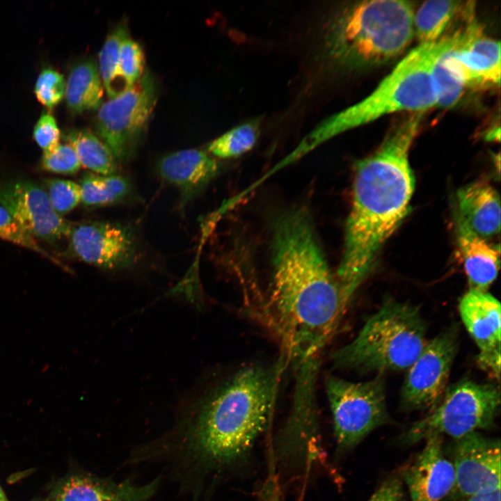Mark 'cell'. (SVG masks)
<instances>
[{
  "mask_svg": "<svg viewBox=\"0 0 501 501\" xmlns=\"http://www.w3.org/2000/svg\"><path fill=\"white\" fill-rule=\"evenodd\" d=\"M271 256V291L259 317L277 334L293 365L319 356L351 301L329 268L305 209L294 207L276 218Z\"/></svg>",
  "mask_w": 501,
  "mask_h": 501,
  "instance_id": "obj_1",
  "label": "cell"
},
{
  "mask_svg": "<svg viewBox=\"0 0 501 501\" xmlns=\"http://www.w3.org/2000/svg\"><path fill=\"white\" fill-rule=\"evenodd\" d=\"M288 361L246 365L193 406L165 447L186 469L207 475L246 454L266 429Z\"/></svg>",
  "mask_w": 501,
  "mask_h": 501,
  "instance_id": "obj_2",
  "label": "cell"
},
{
  "mask_svg": "<svg viewBox=\"0 0 501 501\" xmlns=\"http://www.w3.org/2000/svg\"><path fill=\"white\" fill-rule=\"evenodd\" d=\"M422 113H409L355 167L344 246L335 276L349 298L367 277L379 250L408 212L415 189L409 152Z\"/></svg>",
  "mask_w": 501,
  "mask_h": 501,
  "instance_id": "obj_3",
  "label": "cell"
},
{
  "mask_svg": "<svg viewBox=\"0 0 501 501\" xmlns=\"http://www.w3.org/2000/svg\"><path fill=\"white\" fill-rule=\"evenodd\" d=\"M452 42L447 32L434 42L419 43L366 97L325 119L289 154L292 161L331 138L397 112L423 113L437 106L436 65Z\"/></svg>",
  "mask_w": 501,
  "mask_h": 501,
  "instance_id": "obj_4",
  "label": "cell"
},
{
  "mask_svg": "<svg viewBox=\"0 0 501 501\" xmlns=\"http://www.w3.org/2000/svg\"><path fill=\"white\" fill-rule=\"evenodd\" d=\"M414 6L402 0L352 2L338 11L325 35L330 61L344 70L383 65L401 55L414 38Z\"/></svg>",
  "mask_w": 501,
  "mask_h": 501,
  "instance_id": "obj_5",
  "label": "cell"
},
{
  "mask_svg": "<svg viewBox=\"0 0 501 501\" xmlns=\"http://www.w3.org/2000/svg\"><path fill=\"white\" fill-rule=\"evenodd\" d=\"M426 332L418 307L385 301L351 342L333 353L331 362L338 369L360 372L408 369L427 342Z\"/></svg>",
  "mask_w": 501,
  "mask_h": 501,
  "instance_id": "obj_6",
  "label": "cell"
},
{
  "mask_svg": "<svg viewBox=\"0 0 501 501\" xmlns=\"http://www.w3.org/2000/svg\"><path fill=\"white\" fill-rule=\"evenodd\" d=\"M500 403L499 387L493 383L463 379L447 386L438 404L404 434L413 445L444 435L456 440L494 422Z\"/></svg>",
  "mask_w": 501,
  "mask_h": 501,
  "instance_id": "obj_7",
  "label": "cell"
},
{
  "mask_svg": "<svg viewBox=\"0 0 501 501\" xmlns=\"http://www.w3.org/2000/svg\"><path fill=\"white\" fill-rule=\"evenodd\" d=\"M456 26L450 31L452 42L436 69L465 90L496 88L500 84V44L487 35L475 15V6L466 2Z\"/></svg>",
  "mask_w": 501,
  "mask_h": 501,
  "instance_id": "obj_8",
  "label": "cell"
},
{
  "mask_svg": "<svg viewBox=\"0 0 501 501\" xmlns=\"http://www.w3.org/2000/svg\"><path fill=\"white\" fill-rule=\"evenodd\" d=\"M326 390L339 452L351 450L374 429L389 422L381 375L363 382L329 376Z\"/></svg>",
  "mask_w": 501,
  "mask_h": 501,
  "instance_id": "obj_9",
  "label": "cell"
},
{
  "mask_svg": "<svg viewBox=\"0 0 501 501\" xmlns=\"http://www.w3.org/2000/svg\"><path fill=\"white\" fill-rule=\"evenodd\" d=\"M156 85L148 72L131 88L103 103L97 130L116 161L134 156L156 104Z\"/></svg>",
  "mask_w": 501,
  "mask_h": 501,
  "instance_id": "obj_10",
  "label": "cell"
},
{
  "mask_svg": "<svg viewBox=\"0 0 501 501\" xmlns=\"http://www.w3.org/2000/svg\"><path fill=\"white\" fill-rule=\"evenodd\" d=\"M319 356L292 365L294 388L289 415L279 435L280 456L309 462L319 453V418L316 395Z\"/></svg>",
  "mask_w": 501,
  "mask_h": 501,
  "instance_id": "obj_11",
  "label": "cell"
},
{
  "mask_svg": "<svg viewBox=\"0 0 501 501\" xmlns=\"http://www.w3.org/2000/svg\"><path fill=\"white\" fill-rule=\"evenodd\" d=\"M459 328L452 325L427 341L408 368L402 388L401 405L406 410H431L440 401L459 346Z\"/></svg>",
  "mask_w": 501,
  "mask_h": 501,
  "instance_id": "obj_12",
  "label": "cell"
},
{
  "mask_svg": "<svg viewBox=\"0 0 501 501\" xmlns=\"http://www.w3.org/2000/svg\"><path fill=\"white\" fill-rule=\"evenodd\" d=\"M452 461L455 484L449 495L455 498L500 490V442L478 431L454 440Z\"/></svg>",
  "mask_w": 501,
  "mask_h": 501,
  "instance_id": "obj_13",
  "label": "cell"
},
{
  "mask_svg": "<svg viewBox=\"0 0 501 501\" xmlns=\"http://www.w3.org/2000/svg\"><path fill=\"white\" fill-rule=\"evenodd\" d=\"M71 251L81 260L106 269L132 267L138 259L132 232L109 222L71 223L67 236Z\"/></svg>",
  "mask_w": 501,
  "mask_h": 501,
  "instance_id": "obj_14",
  "label": "cell"
},
{
  "mask_svg": "<svg viewBox=\"0 0 501 501\" xmlns=\"http://www.w3.org/2000/svg\"><path fill=\"white\" fill-rule=\"evenodd\" d=\"M0 205L33 238L55 244L68 236L71 223L58 214L45 190L29 180L0 185Z\"/></svg>",
  "mask_w": 501,
  "mask_h": 501,
  "instance_id": "obj_15",
  "label": "cell"
},
{
  "mask_svg": "<svg viewBox=\"0 0 501 501\" xmlns=\"http://www.w3.org/2000/svg\"><path fill=\"white\" fill-rule=\"evenodd\" d=\"M462 321L479 349L481 368L500 380V303L487 291L469 289L459 302Z\"/></svg>",
  "mask_w": 501,
  "mask_h": 501,
  "instance_id": "obj_16",
  "label": "cell"
},
{
  "mask_svg": "<svg viewBox=\"0 0 501 501\" xmlns=\"http://www.w3.org/2000/svg\"><path fill=\"white\" fill-rule=\"evenodd\" d=\"M422 450L403 474L411 501H441L455 484L453 464L445 456L443 437L426 440Z\"/></svg>",
  "mask_w": 501,
  "mask_h": 501,
  "instance_id": "obj_17",
  "label": "cell"
},
{
  "mask_svg": "<svg viewBox=\"0 0 501 501\" xmlns=\"http://www.w3.org/2000/svg\"><path fill=\"white\" fill-rule=\"evenodd\" d=\"M159 479L145 484L79 474L63 480L47 501H148Z\"/></svg>",
  "mask_w": 501,
  "mask_h": 501,
  "instance_id": "obj_18",
  "label": "cell"
},
{
  "mask_svg": "<svg viewBox=\"0 0 501 501\" xmlns=\"http://www.w3.org/2000/svg\"><path fill=\"white\" fill-rule=\"evenodd\" d=\"M218 169L213 158L196 149L170 153L161 158L157 164L161 177L178 189L182 207L215 177Z\"/></svg>",
  "mask_w": 501,
  "mask_h": 501,
  "instance_id": "obj_19",
  "label": "cell"
},
{
  "mask_svg": "<svg viewBox=\"0 0 501 501\" xmlns=\"http://www.w3.org/2000/svg\"><path fill=\"white\" fill-rule=\"evenodd\" d=\"M500 202L496 190L484 182L461 188L456 195V222L486 239L500 232Z\"/></svg>",
  "mask_w": 501,
  "mask_h": 501,
  "instance_id": "obj_20",
  "label": "cell"
},
{
  "mask_svg": "<svg viewBox=\"0 0 501 501\" xmlns=\"http://www.w3.org/2000/svg\"><path fill=\"white\" fill-rule=\"evenodd\" d=\"M456 236L470 289L487 291L500 268V247L456 222Z\"/></svg>",
  "mask_w": 501,
  "mask_h": 501,
  "instance_id": "obj_21",
  "label": "cell"
},
{
  "mask_svg": "<svg viewBox=\"0 0 501 501\" xmlns=\"http://www.w3.org/2000/svg\"><path fill=\"white\" fill-rule=\"evenodd\" d=\"M103 93V83L94 61H82L72 67L65 83V96L72 113L97 109Z\"/></svg>",
  "mask_w": 501,
  "mask_h": 501,
  "instance_id": "obj_22",
  "label": "cell"
},
{
  "mask_svg": "<svg viewBox=\"0 0 501 501\" xmlns=\"http://www.w3.org/2000/svg\"><path fill=\"white\" fill-rule=\"evenodd\" d=\"M464 5L460 1H427L414 10L413 30L420 43L442 38L458 17Z\"/></svg>",
  "mask_w": 501,
  "mask_h": 501,
  "instance_id": "obj_23",
  "label": "cell"
},
{
  "mask_svg": "<svg viewBox=\"0 0 501 501\" xmlns=\"http://www.w3.org/2000/svg\"><path fill=\"white\" fill-rule=\"evenodd\" d=\"M63 137L75 150L81 165L99 175L116 174V159L109 147L91 131L71 129Z\"/></svg>",
  "mask_w": 501,
  "mask_h": 501,
  "instance_id": "obj_24",
  "label": "cell"
},
{
  "mask_svg": "<svg viewBox=\"0 0 501 501\" xmlns=\"http://www.w3.org/2000/svg\"><path fill=\"white\" fill-rule=\"evenodd\" d=\"M128 35L127 24L124 22L120 23L108 35L99 54V72L104 88L110 98H113L128 89L120 74L119 66L120 45Z\"/></svg>",
  "mask_w": 501,
  "mask_h": 501,
  "instance_id": "obj_25",
  "label": "cell"
},
{
  "mask_svg": "<svg viewBox=\"0 0 501 501\" xmlns=\"http://www.w3.org/2000/svg\"><path fill=\"white\" fill-rule=\"evenodd\" d=\"M260 134V123L253 120L232 128L208 145V151L223 159L239 157L250 151Z\"/></svg>",
  "mask_w": 501,
  "mask_h": 501,
  "instance_id": "obj_26",
  "label": "cell"
},
{
  "mask_svg": "<svg viewBox=\"0 0 501 501\" xmlns=\"http://www.w3.org/2000/svg\"><path fill=\"white\" fill-rule=\"evenodd\" d=\"M44 182L51 207L60 216L68 213L81 202L79 184L58 178L47 179Z\"/></svg>",
  "mask_w": 501,
  "mask_h": 501,
  "instance_id": "obj_27",
  "label": "cell"
},
{
  "mask_svg": "<svg viewBox=\"0 0 501 501\" xmlns=\"http://www.w3.org/2000/svg\"><path fill=\"white\" fill-rule=\"evenodd\" d=\"M0 238L29 248L65 269L62 262L43 249L34 238L26 233L11 214L0 205Z\"/></svg>",
  "mask_w": 501,
  "mask_h": 501,
  "instance_id": "obj_28",
  "label": "cell"
},
{
  "mask_svg": "<svg viewBox=\"0 0 501 501\" xmlns=\"http://www.w3.org/2000/svg\"><path fill=\"white\" fill-rule=\"evenodd\" d=\"M65 92V79L58 71L46 67L40 72L35 81L34 93L40 103L52 109L63 98Z\"/></svg>",
  "mask_w": 501,
  "mask_h": 501,
  "instance_id": "obj_29",
  "label": "cell"
},
{
  "mask_svg": "<svg viewBox=\"0 0 501 501\" xmlns=\"http://www.w3.org/2000/svg\"><path fill=\"white\" fill-rule=\"evenodd\" d=\"M145 56L140 45L129 38L121 43L119 55L120 74L128 89L143 74Z\"/></svg>",
  "mask_w": 501,
  "mask_h": 501,
  "instance_id": "obj_30",
  "label": "cell"
},
{
  "mask_svg": "<svg viewBox=\"0 0 501 501\" xmlns=\"http://www.w3.org/2000/svg\"><path fill=\"white\" fill-rule=\"evenodd\" d=\"M41 166L45 170L64 175L76 173L81 163L74 148L68 143H59L53 149L44 151Z\"/></svg>",
  "mask_w": 501,
  "mask_h": 501,
  "instance_id": "obj_31",
  "label": "cell"
},
{
  "mask_svg": "<svg viewBox=\"0 0 501 501\" xmlns=\"http://www.w3.org/2000/svg\"><path fill=\"white\" fill-rule=\"evenodd\" d=\"M81 190V202L86 206H102L113 203L109 194L102 175L87 173L79 184Z\"/></svg>",
  "mask_w": 501,
  "mask_h": 501,
  "instance_id": "obj_32",
  "label": "cell"
},
{
  "mask_svg": "<svg viewBox=\"0 0 501 501\" xmlns=\"http://www.w3.org/2000/svg\"><path fill=\"white\" fill-rule=\"evenodd\" d=\"M33 138L37 144L48 151L59 143L61 132L54 117L49 113H43L33 128Z\"/></svg>",
  "mask_w": 501,
  "mask_h": 501,
  "instance_id": "obj_33",
  "label": "cell"
},
{
  "mask_svg": "<svg viewBox=\"0 0 501 501\" xmlns=\"http://www.w3.org/2000/svg\"><path fill=\"white\" fill-rule=\"evenodd\" d=\"M367 501H406L401 480L395 476L387 478Z\"/></svg>",
  "mask_w": 501,
  "mask_h": 501,
  "instance_id": "obj_34",
  "label": "cell"
},
{
  "mask_svg": "<svg viewBox=\"0 0 501 501\" xmlns=\"http://www.w3.org/2000/svg\"><path fill=\"white\" fill-rule=\"evenodd\" d=\"M102 178L113 202L122 200L128 195L130 184L127 178L116 174L102 175Z\"/></svg>",
  "mask_w": 501,
  "mask_h": 501,
  "instance_id": "obj_35",
  "label": "cell"
},
{
  "mask_svg": "<svg viewBox=\"0 0 501 501\" xmlns=\"http://www.w3.org/2000/svg\"><path fill=\"white\" fill-rule=\"evenodd\" d=\"M463 501H500V490L468 497Z\"/></svg>",
  "mask_w": 501,
  "mask_h": 501,
  "instance_id": "obj_36",
  "label": "cell"
},
{
  "mask_svg": "<svg viewBox=\"0 0 501 501\" xmlns=\"http://www.w3.org/2000/svg\"><path fill=\"white\" fill-rule=\"evenodd\" d=\"M0 501H10L0 486Z\"/></svg>",
  "mask_w": 501,
  "mask_h": 501,
  "instance_id": "obj_37",
  "label": "cell"
}]
</instances>
